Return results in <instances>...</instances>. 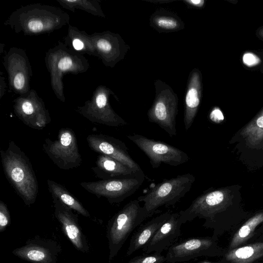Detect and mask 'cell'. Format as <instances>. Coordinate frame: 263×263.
<instances>
[{
	"mask_svg": "<svg viewBox=\"0 0 263 263\" xmlns=\"http://www.w3.org/2000/svg\"><path fill=\"white\" fill-rule=\"evenodd\" d=\"M10 223V215L6 204L0 201V232L5 231Z\"/></svg>",
	"mask_w": 263,
	"mask_h": 263,
	"instance_id": "20",
	"label": "cell"
},
{
	"mask_svg": "<svg viewBox=\"0 0 263 263\" xmlns=\"http://www.w3.org/2000/svg\"><path fill=\"white\" fill-rule=\"evenodd\" d=\"M263 240V236L259 237L256 241Z\"/></svg>",
	"mask_w": 263,
	"mask_h": 263,
	"instance_id": "33",
	"label": "cell"
},
{
	"mask_svg": "<svg viewBox=\"0 0 263 263\" xmlns=\"http://www.w3.org/2000/svg\"><path fill=\"white\" fill-rule=\"evenodd\" d=\"M48 189L52 197L55 198L70 209L84 217L90 216L88 211L81 202L63 185L52 180H47Z\"/></svg>",
	"mask_w": 263,
	"mask_h": 263,
	"instance_id": "17",
	"label": "cell"
},
{
	"mask_svg": "<svg viewBox=\"0 0 263 263\" xmlns=\"http://www.w3.org/2000/svg\"><path fill=\"white\" fill-rule=\"evenodd\" d=\"M72 65V60L67 57L62 59L58 63L59 68L62 71L70 68Z\"/></svg>",
	"mask_w": 263,
	"mask_h": 263,
	"instance_id": "23",
	"label": "cell"
},
{
	"mask_svg": "<svg viewBox=\"0 0 263 263\" xmlns=\"http://www.w3.org/2000/svg\"><path fill=\"white\" fill-rule=\"evenodd\" d=\"M61 250L58 243L52 240L35 238L13 250L12 253L32 263H56Z\"/></svg>",
	"mask_w": 263,
	"mask_h": 263,
	"instance_id": "10",
	"label": "cell"
},
{
	"mask_svg": "<svg viewBox=\"0 0 263 263\" xmlns=\"http://www.w3.org/2000/svg\"><path fill=\"white\" fill-rule=\"evenodd\" d=\"M242 59L243 63L249 67L255 66L260 62L259 58L251 52L245 53Z\"/></svg>",
	"mask_w": 263,
	"mask_h": 263,
	"instance_id": "21",
	"label": "cell"
},
{
	"mask_svg": "<svg viewBox=\"0 0 263 263\" xmlns=\"http://www.w3.org/2000/svg\"><path fill=\"white\" fill-rule=\"evenodd\" d=\"M91 169L96 176L102 180L121 177L136 172L119 161L102 154L98 156L96 165Z\"/></svg>",
	"mask_w": 263,
	"mask_h": 263,
	"instance_id": "16",
	"label": "cell"
},
{
	"mask_svg": "<svg viewBox=\"0 0 263 263\" xmlns=\"http://www.w3.org/2000/svg\"><path fill=\"white\" fill-rule=\"evenodd\" d=\"M97 46L99 49L105 52L109 51L111 49L110 44L105 40H101L98 41Z\"/></svg>",
	"mask_w": 263,
	"mask_h": 263,
	"instance_id": "27",
	"label": "cell"
},
{
	"mask_svg": "<svg viewBox=\"0 0 263 263\" xmlns=\"http://www.w3.org/2000/svg\"><path fill=\"white\" fill-rule=\"evenodd\" d=\"M182 224L179 212L171 213L161 225L148 243L142 249L144 253H161L175 243L181 235Z\"/></svg>",
	"mask_w": 263,
	"mask_h": 263,
	"instance_id": "12",
	"label": "cell"
},
{
	"mask_svg": "<svg viewBox=\"0 0 263 263\" xmlns=\"http://www.w3.org/2000/svg\"><path fill=\"white\" fill-rule=\"evenodd\" d=\"M190 3H191L192 4L200 6L203 5L204 1H200V0H192L189 1Z\"/></svg>",
	"mask_w": 263,
	"mask_h": 263,
	"instance_id": "30",
	"label": "cell"
},
{
	"mask_svg": "<svg viewBox=\"0 0 263 263\" xmlns=\"http://www.w3.org/2000/svg\"><path fill=\"white\" fill-rule=\"evenodd\" d=\"M137 200L129 201L108 221L109 263L117 255L131 233L147 217Z\"/></svg>",
	"mask_w": 263,
	"mask_h": 263,
	"instance_id": "4",
	"label": "cell"
},
{
	"mask_svg": "<svg viewBox=\"0 0 263 263\" xmlns=\"http://www.w3.org/2000/svg\"><path fill=\"white\" fill-rule=\"evenodd\" d=\"M223 263H262L263 240L255 241L226 250L221 257Z\"/></svg>",
	"mask_w": 263,
	"mask_h": 263,
	"instance_id": "13",
	"label": "cell"
},
{
	"mask_svg": "<svg viewBox=\"0 0 263 263\" xmlns=\"http://www.w3.org/2000/svg\"><path fill=\"white\" fill-rule=\"evenodd\" d=\"M225 249L211 236L191 237L176 242L167 249L166 261L177 263L201 256L221 257Z\"/></svg>",
	"mask_w": 263,
	"mask_h": 263,
	"instance_id": "7",
	"label": "cell"
},
{
	"mask_svg": "<svg viewBox=\"0 0 263 263\" xmlns=\"http://www.w3.org/2000/svg\"><path fill=\"white\" fill-rule=\"evenodd\" d=\"M52 199L54 215L60 223L65 235L78 251L87 252L89 247L79 226L78 215L55 198L52 197Z\"/></svg>",
	"mask_w": 263,
	"mask_h": 263,
	"instance_id": "11",
	"label": "cell"
},
{
	"mask_svg": "<svg viewBox=\"0 0 263 263\" xmlns=\"http://www.w3.org/2000/svg\"><path fill=\"white\" fill-rule=\"evenodd\" d=\"M145 178L141 170L121 177L82 182L80 185L98 197L105 198L111 204L119 203L135 193L142 184Z\"/></svg>",
	"mask_w": 263,
	"mask_h": 263,
	"instance_id": "5",
	"label": "cell"
},
{
	"mask_svg": "<svg viewBox=\"0 0 263 263\" xmlns=\"http://www.w3.org/2000/svg\"><path fill=\"white\" fill-rule=\"evenodd\" d=\"M83 42L78 39H75L73 41V46L77 50H81L83 48Z\"/></svg>",
	"mask_w": 263,
	"mask_h": 263,
	"instance_id": "28",
	"label": "cell"
},
{
	"mask_svg": "<svg viewBox=\"0 0 263 263\" xmlns=\"http://www.w3.org/2000/svg\"><path fill=\"white\" fill-rule=\"evenodd\" d=\"M241 134L251 144L256 145L263 141V109Z\"/></svg>",
	"mask_w": 263,
	"mask_h": 263,
	"instance_id": "18",
	"label": "cell"
},
{
	"mask_svg": "<svg viewBox=\"0 0 263 263\" xmlns=\"http://www.w3.org/2000/svg\"><path fill=\"white\" fill-rule=\"evenodd\" d=\"M107 98L103 94L98 95L96 99V107H92L97 108H107Z\"/></svg>",
	"mask_w": 263,
	"mask_h": 263,
	"instance_id": "24",
	"label": "cell"
},
{
	"mask_svg": "<svg viewBox=\"0 0 263 263\" xmlns=\"http://www.w3.org/2000/svg\"><path fill=\"white\" fill-rule=\"evenodd\" d=\"M195 180L190 173L164 179L144 195L138 197L137 200L144 203L142 208L147 218L159 213L160 208L174 206L180 202L190 191Z\"/></svg>",
	"mask_w": 263,
	"mask_h": 263,
	"instance_id": "3",
	"label": "cell"
},
{
	"mask_svg": "<svg viewBox=\"0 0 263 263\" xmlns=\"http://www.w3.org/2000/svg\"><path fill=\"white\" fill-rule=\"evenodd\" d=\"M25 84V78L22 73L16 74L13 80V84L17 89H21Z\"/></svg>",
	"mask_w": 263,
	"mask_h": 263,
	"instance_id": "25",
	"label": "cell"
},
{
	"mask_svg": "<svg viewBox=\"0 0 263 263\" xmlns=\"http://www.w3.org/2000/svg\"><path fill=\"white\" fill-rule=\"evenodd\" d=\"M262 236H263V223L260 226L257 230L255 241H256L259 237Z\"/></svg>",
	"mask_w": 263,
	"mask_h": 263,
	"instance_id": "29",
	"label": "cell"
},
{
	"mask_svg": "<svg viewBox=\"0 0 263 263\" xmlns=\"http://www.w3.org/2000/svg\"><path fill=\"white\" fill-rule=\"evenodd\" d=\"M158 26L162 28L172 29L176 27L177 22L173 19L161 17L156 21Z\"/></svg>",
	"mask_w": 263,
	"mask_h": 263,
	"instance_id": "22",
	"label": "cell"
},
{
	"mask_svg": "<svg viewBox=\"0 0 263 263\" xmlns=\"http://www.w3.org/2000/svg\"><path fill=\"white\" fill-rule=\"evenodd\" d=\"M86 140L89 147L93 151L113 158L135 171L142 170L130 156L128 147L121 140L102 134L89 135Z\"/></svg>",
	"mask_w": 263,
	"mask_h": 263,
	"instance_id": "9",
	"label": "cell"
},
{
	"mask_svg": "<svg viewBox=\"0 0 263 263\" xmlns=\"http://www.w3.org/2000/svg\"><path fill=\"white\" fill-rule=\"evenodd\" d=\"M166 261L165 256L161 253L154 252L153 253H144L139 256H137L126 263H165Z\"/></svg>",
	"mask_w": 263,
	"mask_h": 263,
	"instance_id": "19",
	"label": "cell"
},
{
	"mask_svg": "<svg viewBox=\"0 0 263 263\" xmlns=\"http://www.w3.org/2000/svg\"><path fill=\"white\" fill-rule=\"evenodd\" d=\"M127 138L145 154L153 168L159 167L162 163L177 166L190 159L185 152L164 142L136 134L127 135Z\"/></svg>",
	"mask_w": 263,
	"mask_h": 263,
	"instance_id": "8",
	"label": "cell"
},
{
	"mask_svg": "<svg viewBox=\"0 0 263 263\" xmlns=\"http://www.w3.org/2000/svg\"><path fill=\"white\" fill-rule=\"evenodd\" d=\"M5 176L26 205L33 204L38 195L39 185L29 159L21 148L10 141L5 151L1 150Z\"/></svg>",
	"mask_w": 263,
	"mask_h": 263,
	"instance_id": "2",
	"label": "cell"
},
{
	"mask_svg": "<svg viewBox=\"0 0 263 263\" xmlns=\"http://www.w3.org/2000/svg\"><path fill=\"white\" fill-rule=\"evenodd\" d=\"M211 118L216 122L221 121L224 119L222 112L218 108L215 109L212 111L211 114Z\"/></svg>",
	"mask_w": 263,
	"mask_h": 263,
	"instance_id": "26",
	"label": "cell"
},
{
	"mask_svg": "<svg viewBox=\"0 0 263 263\" xmlns=\"http://www.w3.org/2000/svg\"><path fill=\"white\" fill-rule=\"evenodd\" d=\"M171 213L170 211H166L140 227L131 237L126 255L130 256L138 250L143 249Z\"/></svg>",
	"mask_w": 263,
	"mask_h": 263,
	"instance_id": "14",
	"label": "cell"
},
{
	"mask_svg": "<svg viewBox=\"0 0 263 263\" xmlns=\"http://www.w3.org/2000/svg\"><path fill=\"white\" fill-rule=\"evenodd\" d=\"M257 34L259 36V37L263 39V28L260 29L258 32Z\"/></svg>",
	"mask_w": 263,
	"mask_h": 263,
	"instance_id": "31",
	"label": "cell"
},
{
	"mask_svg": "<svg viewBox=\"0 0 263 263\" xmlns=\"http://www.w3.org/2000/svg\"><path fill=\"white\" fill-rule=\"evenodd\" d=\"M197 263H223L220 261L219 262H212V261H201Z\"/></svg>",
	"mask_w": 263,
	"mask_h": 263,
	"instance_id": "32",
	"label": "cell"
},
{
	"mask_svg": "<svg viewBox=\"0 0 263 263\" xmlns=\"http://www.w3.org/2000/svg\"><path fill=\"white\" fill-rule=\"evenodd\" d=\"M263 223V210L259 211L243 221L234 231L226 250L255 241L258 229Z\"/></svg>",
	"mask_w": 263,
	"mask_h": 263,
	"instance_id": "15",
	"label": "cell"
},
{
	"mask_svg": "<svg viewBox=\"0 0 263 263\" xmlns=\"http://www.w3.org/2000/svg\"><path fill=\"white\" fill-rule=\"evenodd\" d=\"M44 152L59 168L69 170L82 163L77 140L74 132L69 128H62L57 139L46 138L43 144Z\"/></svg>",
	"mask_w": 263,
	"mask_h": 263,
	"instance_id": "6",
	"label": "cell"
},
{
	"mask_svg": "<svg viewBox=\"0 0 263 263\" xmlns=\"http://www.w3.org/2000/svg\"><path fill=\"white\" fill-rule=\"evenodd\" d=\"M232 198L226 189L206 192L197 197L185 210L179 212L182 224L196 218L205 220L203 226L213 231L216 239L224 234L234 231L246 215L232 211Z\"/></svg>",
	"mask_w": 263,
	"mask_h": 263,
	"instance_id": "1",
	"label": "cell"
}]
</instances>
